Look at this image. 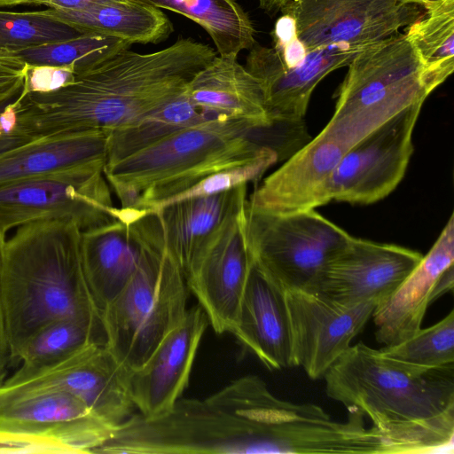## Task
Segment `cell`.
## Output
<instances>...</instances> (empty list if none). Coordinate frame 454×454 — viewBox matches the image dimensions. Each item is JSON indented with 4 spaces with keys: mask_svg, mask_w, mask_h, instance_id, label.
<instances>
[{
    "mask_svg": "<svg viewBox=\"0 0 454 454\" xmlns=\"http://www.w3.org/2000/svg\"><path fill=\"white\" fill-rule=\"evenodd\" d=\"M272 47L250 49L246 68L259 80L275 121L303 125L317 85L361 52L424 15L397 0H287Z\"/></svg>",
    "mask_w": 454,
    "mask_h": 454,
    "instance_id": "obj_1",
    "label": "cell"
},
{
    "mask_svg": "<svg viewBox=\"0 0 454 454\" xmlns=\"http://www.w3.org/2000/svg\"><path fill=\"white\" fill-rule=\"evenodd\" d=\"M215 57L212 47L191 38L154 52L122 50L65 86L20 92L15 100L18 129L32 140L126 126L183 93Z\"/></svg>",
    "mask_w": 454,
    "mask_h": 454,
    "instance_id": "obj_2",
    "label": "cell"
},
{
    "mask_svg": "<svg viewBox=\"0 0 454 454\" xmlns=\"http://www.w3.org/2000/svg\"><path fill=\"white\" fill-rule=\"evenodd\" d=\"M323 379L326 395L369 418L394 453L452 449L454 368L407 364L358 342Z\"/></svg>",
    "mask_w": 454,
    "mask_h": 454,
    "instance_id": "obj_3",
    "label": "cell"
},
{
    "mask_svg": "<svg viewBox=\"0 0 454 454\" xmlns=\"http://www.w3.org/2000/svg\"><path fill=\"white\" fill-rule=\"evenodd\" d=\"M81 232L68 219L18 227L4 245L1 291L10 363L27 340L61 318L101 322L81 257Z\"/></svg>",
    "mask_w": 454,
    "mask_h": 454,
    "instance_id": "obj_4",
    "label": "cell"
},
{
    "mask_svg": "<svg viewBox=\"0 0 454 454\" xmlns=\"http://www.w3.org/2000/svg\"><path fill=\"white\" fill-rule=\"evenodd\" d=\"M234 122L207 120L118 161L104 175L121 208L156 211L203 177L260 156L269 146Z\"/></svg>",
    "mask_w": 454,
    "mask_h": 454,
    "instance_id": "obj_5",
    "label": "cell"
},
{
    "mask_svg": "<svg viewBox=\"0 0 454 454\" xmlns=\"http://www.w3.org/2000/svg\"><path fill=\"white\" fill-rule=\"evenodd\" d=\"M143 245L139 265L102 312L106 345L132 372L139 369L187 312L188 286L167 253L157 211L130 220Z\"/></svg>",
    "mask_w": 454,
    "mask_h": 454,
    "instance_id": "obj_6",
    "label": "cell"
},
{
    "mask_svg": "<svg viewBox=\"0 0 454 454\" xmlns=\"http://www.w3.org/2000/svg\"><path fill=\"white\" fill-rule=\"evenodd\" d=\"M252 259L285 290L308 289L350 234L315 209L274 213L245 205Z\"/></svg>",
    "mask_w": 454,
    "mask_h": 454,
    "instance_id": "obj_7",
    "label": "cell"
},
{
    "mask_svg": "<svg viewBox=\"0 0 454 454\" xmlns=\"http://www.w3.org/2000/svg\"><path fill=\"white\" fill-rule=\"evenodd\" d=\"M104 167L95 162L0 186V231L51 219L71 220L84 231L119 220Z\"/></svg>",
    "mask_w": 454,
    "mask_h": 454,
    "instance_id": "obj_8",
    "label": "cell"
},
{
    "mask_svg": "<svg viewBox=\"0 0 454 454\" xmlns=\"http://www.w3.org/2000/svg\"><path fill=\"white\" fill-rule=\"evenodd\" d=\"M422 105L403 110L343 155L333 174L332 200L372 204L396 188L412 155V134Z\"/></svg>",
    "mask_w": 454,
    "mask_h": 454,
    "instance_id": "obj_9",
    "label": "cell"
},
{
    "mask_svg": "<svg viewBox=\"0 0 454 454\" xmlns=\"http://www.w3.org/2000/svg\"><path fill=\"white\" fill-rule=\"evenodd\" d=\"M348 67L335 113L370 106L403 110L423 104L433 91L416 50L402 32L359 53Z\"/></svg>",
    "mask_w": 454,
    "mask_h": 454,
    "instance_id": "obj_10",
    "label": "cell"
},
{
    "mask_svg": "<svg viewBox=\"0 0 454 454\" xmlns=\"http://www.w3.org/2000/svg\"><path fill=\"white\" fill-rule=\"evenodd\" d=\"M423 257L393 244L350 236L306 289L337 303L378 305L387 300Z\"/></svg>",
    "mask_w": 454,
    "mask_h": 454,
    "instance_id": "obj_11",
    "label": "cell"
},
{
    "mask_svg": "<svg viewBox=\"0 0 454 454\" xmlns=\"http://www.w3.org/2000/svg\"><path fill=\"white\" fill-rule=\"evenodd\" d=\"M294 366L312 380L323 379L349 348L378 306H346L304 289L286 290Z\"/></svg>",
    "mask_w": 454,
    "mask_h": 454,
    "instance_id": "obj_12",
    "label": "cell"
},
{
    "mask_svg": "<svg viewBox=\"0 0 454 454\" xmlns=\"http://www.w3.org/2000/svg\"><path fill=\"white\" fill-rule=\"evenodd\" d=\"M129 373L106 344L91 343L27 381L2 387L20 392H67L82 400L95 417L114 430L136 409Z\"/></svg>",
    "mask_w": 454,
    "mask_h": 454,
    "instance_id": "obj_13",
    "label": "cell"
},
{
    "mask_svg": "<svg viewBox=\"0 0 454 454\" xmlns=\"http://www.w3.org/2000/svg\"><path fill=\"white\" fill-rule=\"evenodd\" d=\"M454 217L451 214L436 241L395 292L372 316L379 343L390 345L414 335L429 305L454 286Z\"/></svg>",
    "mask_w": 454,
    "mask_h": 454,
    "instance_id": "obj_14",
    "label": "cell"
},
{
    "mask_svg": "<svg viewBox=\"0 0 454 454\" xmlns=\"http://www.w3.org/2000/svg\"><path fill=\"white\" fill-rule=\"evenodd\" d=\"M348 150L322 129L262 180L247 199L248 204L270 212L290 213L329 203L333 171Z\"/></svg>",
    "mask_w": 454,
    "mask_h": 454,
    "instance_id": "obj_15",
    "label": "cell"
},
{
    "mask_svg": "<svg viewBox=\"0 0 454 454\" xmlns=\"http://www.w3.org/2000/svg\"><path fill=\"white\" fill-rule=\"evenodd\" d=\"M207 325V317L200 305L187 309L182 321L166 335L146 362L129 373L131 397L141 416H162L181 398Z\"/></svg>",
    "mask_w": 454,
    "mask_h": 454,
    "instance_id": "obj_16",
    "label": "cell"
},
{
    "mask_svg": "<svg viewBox=\"0 0 454 454\" xmlns=\"http://www.w3.org/2000/svg\"><path fill=\"white\" fill-rule=\"evenodd\" d=\"M244 209L224 225L186 281L217 333L233 328L251 265Z\"/></svg>",
    "mask_w": 454,
    "mask_h": 454,
    "instance_id": "obj_17",
    "label": "cell"
},
{
    "mask_svg": "<svg viewBox=\"0 0 454 454\" xmlns=\"http://www.w3.org/2000/svg\"><path fill=\"white\" fill-rule=\"evenodd\" d=\"M184 92L209 120L238 123L254 132L305 129L304 125L290 126L275 121L259 80L234 57H215L190 81Z\"/></svg>",
    "mask_w": 454,
    "mask_h": 454,
    "instance_id": "obj_18",
    "label": "cell"
},
{
    "mask_svg": "<svg viewBox=\"0 0 454 454\" xmlns=\"http://www.w3.org/2000/svg\"><path fill=\"white\" fill-rule=\"evenodd\" d=\"M231 333L269 370L294 366L286 290L253 259Z\"/></svg>",
    "mask_w": 454,
    "mask_h": 454,
    "instance_id": "obj_19",
    "label": "cell"
},
{
    "mask_svg": "<svg viewBox=\"0 0 454 454\" xmlns=\"http://www.w3.org/2000/svg\"><path fill=\"white\" fill-rule=\"evenodd\" d=\"M247 185L174 201L156 210L162 224L167 253L186 281L194 275L224 225L246 205Z\"/></svg>",
    "mask_w": 454,
    "mask_h": 454,
    "instance_id": "obj_20",
    "label": "cell"
},
{
    "mask_svg": "<svg viewBox=\"0 0 454 454\" xmlns=\"http://www.w3.org/2000/svg\"><path fill=\"white\" fill-rule=\"evenodd\" d=\"M80 248L87 286L102 315L136 272L143 245L130 221L117 220L82 231Z\"/></svg>",
    "mask_w": 454,
    "mask_h": 454,
    "instance_id": "obj_21",
    "label": "cell"
},
{
    "mask_svg": "<svg viewBox=\"0 0 454 454\" xmlns=\"http://www.w3.org/2000/svg\"><path fill=\"white\" fill-rule=\"evenodd\" d=\"M107 131L88 129L32 139L0 153V186L105 162Z\"/></svg>",
    "mask_w": 454,
    "mask_h": 454,
    "instance_id": "obj_22",
    "label": "cell"
},
{
    "mask_svg": "<svg viewBox=\"0 0 454 454\" xmlns=\"http://www.w3.org/2000/svg\"><path fill=\"white\" fill-rule=\"evenodd\" d=\"M41 12L81 33L115 37L132 43H157L173 31L168 18L142 0H121L85 10L47 8Z\"/></svg>",
    "mask_w": 454,
    "mask_h": 454,
    "instance_id": "obj_23",
    "label": "cell"
},
{
    "mask_svg": "<svg viewBox=\"0 0 454 454\" xmlns=\"http://www.w3.org/2000/svg\"><path fill=\"white\" fill-rule=\"evenodd\" d=\"M91 343L106 344L103 323L73 317L53 321L27 340L19 356L20 367L3 386L27 381Z\"/></svg>",
    "mask_w": 454,
    "mask_h": 454,
    "instance_id": "obj_24",
    "label": "cell"
},
{
    "mask_svg": "<svg viewBox=\"0 0 454 454\" xmlns=\"http://www.w3.org/2000/svg\"><path fill=\"white\" fill-rule=\"evenodd\" d=\"M157 8L182 14L201 26L212 38L220 57H234L250 50L254 28L235 0H142Z\"/></svg>",
    "mask_w": 454,
    "mask_h": 454,
    "instance_id": "obj_25",
    "label": "cell"
},
{
    "mask_svg": "<svg viewBox=\"0 0 454 454\" xmlns=\"http://www.w3.org/2000/svg\"><path fill=\"white\" fill-rule=\"evenodd\" d=\"M207 120L184 91L160 108L126 126L107 131L106 164L142 151Z\"/></svg>",
    "mask_w": 454,
    "mask_h": 454,
    "instance_id": "obj_26",
    "label": "cell"
},
{
    "mask_svg": "<svg viewBox=\"0 0 454 454\" xmlns=\"http://www.w3.org/2000/svg\"><path fill=\"white\" fill-rule=\"evenodd\" d=\"M424 15L404 27L424 67V78L434 90L454 69V0H430Z\"/></svg>",
    "mask_w": 454,
    "mask_h": 454,
    "instance_id": "obj_27",
    "label": "cell"
},
{
    "mask_svg": "<svg viewBox=\"0 0 454 454\" xmlns=\"http://www.w3.org/2000/svg\"><path fill=\"white\" fill-rule=\"evenodd\" d=\"M91 415L82 400L67 392L0 387V428L41 429Z\"/></svg>",
    "mask_w": 454,
    "mask_h": 454,
    "instance_id": "obj_28",
    "label": "cell"
},
{
    "mask_svg": "<svg viewBox=\"0 0 454 454\" xmlns=\"http://www.w3.org/2000/svg\"><path fill=\"white\" fill-rule=\"evenodd\" d=\"M130 45V43L119 38L82 33L8 54L18 57L30 67H68L78 74L129 49Z\"/></svg>",
    "mask_w": 454,
    "mask_h": 454,
    "instance_id": "obj_29",
    "label": "cell"
},
{
    "mask_svg": "<svg viewBox=\"0 0 454 454\" xmlns=\"http://www.w3.org/2000/svg\"><path fill=\"white\" fill-rule=\"evenodd\" d=\"M90 443L84 419L41 429L0 428V453H86Z\"/></svg>",
    "mask_w": 454,
    "mask_h": 454,
    "instance_id": "obj_30",
    "label": "cell"
},
{
    "mask_svg": "<svg viewBox=\"0 0 454 454\" xmlns=\"http://www.w3.org/2000/svg\"><path fill=\"white\" fill-rule=\"evenodd\" d=\"M380 352L396 361L430 369L454 368V311L411 337L385 345Z\"/></svg>",
    "mask_w": 454,
    "mask_h": 454,
    "instance_id": "obj_31",
    "label": "cell"
},
{
    "mask_svg": "<svg viewBox=\"0 0 454 454\" xmlns=\"http://www.w3.org/2000/svg\"><path fill=\"white\" fill-rule=\"evenodd\" d=\"M82 34L41 12L0 11V53L8 54Z\"/></svg>",
    "mask_w": 454,
    "mask_h": 454,
    "instance_id": "obj_32",
    "label": "cell"
},
{
    "mask_svg": "<svg viewBox=\"0 0 454 454\" xmlns=\"http://www.w3.org/2000/svg\"><path fill=\"white\" fill-rule=\"evenodd\" d=\"M75 74L68 67H30L27 65L25 82L21 92H44L72 82Z\"/></svg>",
    "mask_w": 454,
    "mask_h": 454,
    "instance_id": "obj_33",
    "label": "cell"
},
{
    "mask_svg": "<svg viewBox=\"0 0 454 454\" xmlns=\"http://www.w3.org/2000/svg\"><path fill=\"white\" fill-rule=\"evenodd\" d=\"M27 64L11 54L0 53V101L18 97L23 88Z\"/></svg>",
    "mask_w": 454,
    "mask_h": 454,
    "instance_id": "obj_34",
    "label": "cell"
},
{
    "mask_svg": "<svg viewBox=\"0 0 454 454\" xmlns=\"http://www.w3.org/2000/svg\"><path fill=\"white\" fill-rule=\"evenodd\" d=\"M121 0H29L28 4L44 5L51 9L85 10Z\"/></svg>",
    "mask_w": 454,
    "mask_h": 454,
    "instance_id": "obj_35",
    "label": "cell"
},
{
    "mask_svg": "<svg viewBox=\"0 0 454 454\" xmlns=\"http://www.w3.org/2000/svg\"><path fill=\"white\" fill-rule=\"evenodd\" d=\"M5 240V234L0 231V373L6 372V367L10 364V355L6 339L1 291L2 256Z\"/></svg>",
    "mask_w": 454,
    "mask_h": 454,
    "instance_id": "obj_36",
    "label": "cell"
},
{
    "mask_svg": "<svg viewBox=\"0 0 454 454\" xmlns=\"http://www.w3.org/2000/svg\"><path fill=\"white\" fill-rule=\"evenodd\" d=\"M287 0H258L260 7L270 15L280 12Z\"/></svg>",
    "mask_w": 454,
    "mask_h": 454,
    "instance_id": "obj_37",
    "label": "cell"
},
{
    "mask_svg": "<svg viewBox=\"0 0 454 454\" xmlns=\"http://www.w3.org/2000/svg\"><path fill=\"white\" fill-rule=\"evenodd\" d=\"M29 0H0V6H13L19 4H28Z\"/></svg>",
    "mask_w": 454,
    "mask_h": 454,
    "instance_id": "obj_38",
    "label": "cell"
},
{
    "mask_svg": "<svg viewBox=\"0 0 454 454\" xmlns=\"http://www.w3.org/2000/svg\"><path fill=\"white\" fill-rule=\"evenodd\" d=\"M398 2H401V3H404V4H419V5H421L425 3V2H427V1H430V0H397Z\"/></svg>",
    "mask_w": 454,
    "mask_h": 454,
    "instance_id": "obj_39",
    "label": "cell"
},
{
    "mask_svg": "<svg viewBox=\"0 0 454 454\" xmlns=\"http://www.w3.org/2000/svg\"><path fill=\"white\" fill-rule=\"evenodd\" d=\"M16 98H12V99L5 100V101H0V115L6 109V107L10 105V103Z\"/></svg>",
    "mask_w": 454,
    "mask_h": 454,
    "instance_id": "obj_40",
    "label": "cell"
},
{
    "mask_svg": "<svg viewBox=\"0 0 454 454\" xmlns=\"http://www.w3.org/2000/svg\"><path fill=\"white\" fill-rule=\"evenodd\" d=\"M6 379V372L0 373V387L3 386L4 380Z\"/></svg>",
    "mask_w": 454,
    "mask_h": 454,
    "instance_id": "obj_41",
    "label": "cell"
}]
</instances>
